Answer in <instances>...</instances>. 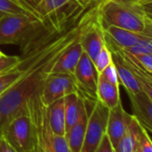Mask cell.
Here are the masks:
<instances>
[{
	"mask_svg": "<svg viewBox=\"0 0 152 152\" xmlns=\"http://www.w3.org/2000/svg\"><path fill=\"white\" fill-rule=\"evenodd\" d=\"M98 4L90 7L77 21L57 33L48 42L22 57L23 74L21 79L0 96V129L9 120L27 109L28 100L38 92L60 55L77 39L94 18Z\"/></svg>",
	"mask_w": 152,
	"mask_h": 152,
	"instance_id": "1",
	"label": "cell"
},
{
	"mask_svg": "<svg viewBox=\"0 0 152 152\" xmlns=\"http://www.w3.org/2000/svg\"><path fill=\"white\" fill-rule=\"evenodd\" d=\"M98 16L103 28L113 25L152 37V21L134 0H102Z\"/></svg>",
	"mask_w": 152,
	"mask_h": 152,
	"instance_id": "2",
	"label": "cell"
},
{
	"mask_svg": "<svg viewBox=\"0 0 152 152\" xmlns=\"http://www.w3.org/2000/svg\"><path fill=\"white\" fill-rule=\"evenodd\" d=\"M93 6L86 0H41L36 12L44 26L61 32Z\"/></svg>",
	"mask_w": 152,
	"mask_h": 152,
	"instance_id": "3",
	"label": "cell"
},
{
	"mask_svg": "<svg viewBox=\"0 0 152 152\" xmlns=\"http://www.w3.org/2000/svg\"><path fill=\"white\" fill-rule=\"evenodd\" d=\"M0 132L18 152H34L35 129L28 108L4 124Z\"/></svg>",
	"mask_w": 152,
	"mask_h": 152,
	"instance_id": "4",
	"label": "cell"
},
{
	"mask_svg": "<svg viewBox=\"0 0 152 152\" xmlns=\"http://www.w3.org/2000/svg\"><path fill=\"white\" fill-rule=\"evenodd\" d=\"M34 15H11L0 18V45H21L40 24Z\"/></svg>",
	"mask_w": 152,
	"mask_h": 152,
	"instance_id": "5",
	"label": "cell"
},
{
	"mask_svg": "<svg viewBox=\"0 0 152 152\" xmlns=\"http://www.w3.org/2000/svg\"><path fill=\"white\" fill-rule=\"evenodd\" d=\"M27 108L35 129L34 152H55L52 143L53 132L48 121L46 106L40 99L39 91L28 100Z\"/></svg>",
	"mask_w": 152,
	"mask_h": 152,
	"instance_id": "6",
	"label": "cell"
},
{
	"mask_svg": "<svg viewBox=\"0 0 152 152\" xmlns=\"http://www.w3.org/2000/svg\"><path fill=\"white\" fill-rule=\"evenodd\" d=\"M75 92H79V89L72 73L50 72L39 90L40 99L46 107Z\"/></svg>",
	"mask_w": 152,
	"mask_h": 152,
	"instance_id": "7",
	"label": "cell"
},
{
	"mask_svg": "<svg viewBox=\"0 0 152 152\" xmlns=\"http://www.w3.org/2000/svg\"><path fill=\"white\" fill-rule=\"evenodd\" d=\"M109 109L98 99L89 114L85 137L81 152H94L107 132Z\"/></svg>",
	"mask_w": 152,
	"mask_h": 152,
	"instance_id": "8",
	"label": "cell"
},
{
	"mask_svg": "<svg viewBox=\"0 0 152 152\" xmlns=\"http://www.w3.org/2000/svg\"><path fill=\"white\" fill-rule=\"evenodd\" d=\"M73 76L79 89V93L85 99V100L94 103L97 100L99 73L93 61L85 52H83L73 72Z\"/></svg>",
	"mask_w": 152,
	"mask_h": 152,
	"instance_id": "9",
	"label": "cell"
},
{
	"mask_svg": "<svg viewBox=\"0 0 152 152\" xmlns=\"http://www.w3.org/2000/svg\"><path fill=\"white\" fill-rule=\"evenodd\" d=\"M105 39H106V44L111 52L113 64H115V67L116 69L120 84H122L124 87L127 94H136L140 91H142L137 81L136 76L134 75V73L132 72L129 65L127 64L120 48L106 34H105Z\"/></svg>",
	"mask_w": 152,
	"mask_h": 152,
	"instance_id": "10",
	"label": "cell"
},
{
	"mask_svg": "<svg viewBox=\"0 0 152 152\" xmlns=\"http://www.w3.org/2000/svg\"><path fill=\"white\" fill-rule=\"evenodd\" d=\"M80 42L83 48V52H85L94 62L102 48L106 45L104 29L99 22L98 11L95 17L82 32Z\"/></svg>",
	"mask_w": 152,
	"mask_h": 152,
	"instance_id": "11",
	"label": "cell"
},
{
	"mask_svg": "<svg viewBox=\"0 0 152 152\" xmlns=\"http://www.w3.org/2000/svg\"><path fill=\"white\" fill-rule=\"evenodd\" d=\"M129 118L130 114L124 109L122 101L115 107L109 109L106 133L109 137L115 149L126 132Z\"/></svg>",
	"mask_w": 152,
	"mask_h": 152,
	"instance_id": "12",
	"label": "cell"
},
{
	"mask_svg": "<svg viewBox=\"0 0 152 152\" xmlns=\"http://www.w3.org/2000/svg\"><path fill=\"white\" fill-rule=\"evenodd\" d=\"M83 54V48L80 42L79 37L60 55V56L53 65L51 72L73 74V72L77 66Z\"/></svg>",
	"mask_w": 152,
	"mask_h": 152,
	"instance_id": "13",
	"label": "cell"
},
{
	"mask_svg": "<svg viewBox=\"0 0 152 152\" xmlns=\"http://www.w3.org/2000/svg\"><path fill=\"white\" fill-rule=\"evenodd\" d=\"M128 97L133 115L146 130L152 132V101L143 91L128 94Z\"/></svg>",
	"mask_w": 152,
	"mask_h": 152,
	"instance_id": "14",
	"label": "cell"
},
{
	"mask_svg": "<svg viewBox=\"0 0 152 152\" xmlns=\"http://www.w3.org/2000/svg\"><path fill=\"white\" fill-rule=\"evenodd\" d=\"M88 117H89V113H88L87 106H85L83 108L78 120L76 121V123L65 133V137L67 139L72 152H81L82 150L84 137H85Z\"/></svg>",
	"mask_w": 152,
	"mask_h": 152,
	"instance_id": "15",
	"label": "cell"
},
{
	"mask_svg": "<svg viewBox=\"0 0 152 152\" xmlns=\"http://www.w3.org/2000/svg\"><path fill=\"white\" fill-rule=\"evenodd\" d=\"M103 29L105 34L107 35L115 42V44L121 48H128L133 47L137 45L140 40H142L145 36H147L143 33H138L113 25L107 26Z\"/></svg>",
	"mask_w": 152,
	"mask_h": 152,
	"instance_id": "16",
	"label": "cell"
},
{
	"mask_svg": "<svg viewBox=\"0 0 152 152\" xmlns=\"http://www.w3.org/2000/svg\"><path fill=\"white\" fill-rule=\"evenodd\" d=\"M47 117L53 134L65 135L64 98H62L46 107Z\"/></svg>",
	"mask_w": 152,
	"mask_h": 152,
	"instance_id": "17",
	"label": "cell"
},
{
	"mask_svg": "<svg viewBox=\"0 0 152 152\" xmlns=\"http://www.w3.org/2000/svg\"><path fill=\"white\" fill-rule=\"evenodd\" d=\"M118 47V46H117ZM119 48V47H118ZM127 64L129 65L132 72L136 76L137 81L141 88V91L149 98L152 101V74L146 72L137 62L135 57L129 52L120 48Z\"/></svg>",
	"mask_w": 152,
	"mask_h": 152,
	"instance_id": "18",
	"label": "cell"
},
{
	"mask_svg": "<svg viewBox=\"0 0 152 152\" xmlns=\"http://www.w3.org/2000/svg\"><path fill=\"white\" fill-rule=\"evenodd\" d=\"M85 106L86 100L79 92L72 93L64 97V115L66 132L78 120L82 110Z\"/></svg>",
	"mask_w": 152,
	"mask_h": 152,
	"instance_id": "19",
	"label": "cell"
},
{
	"mask_svg": "<svg viewBox=\"0 0 152 152\" xmlns=\"http://www.w3.org/2000/svg\"><path fill=\"white\" fill-rule=\"evenodd\" d=\"M120 85H115L106 81L99 74L97 85V99L108 109L115 107L120 101Z\"/></svg>",
	"mask_w": 152,
	"mask_h": 152,
	"instance_id": "20",
	"label": "cell"
},
{
	"mask_svg": "<svg viewBox=\"0 0 152 152\" xmlns=\"http://www.w3.org/2000/svg\"><path fill=\"white\" fill-rule=\"evenodd\" d=\"M141 127L137 118L133 115H130L126 132L115 148V152H134L138 146Z\"/></svg>",
	"mask_w": 152,
	"mask_h": 152,
	"instance_id": "21",
	"label": "cell"
},
{
	"mask_svg": "<svg viewBox=\"0 0 152 152\" xmlns=\"http://www.w3.org/2000/svg\"><path fill=\"white\" fill-rule=\"evenodd\" d=\"M11 15H36L30 8L17 1V0H0V18Z\"/></svg>",
	"mask_w": 152,
	"mask_h": 152,
	"instance_id": "22",
	"label": "cell"
},
{
	"mask_svg": "<svg viewBox=\"0 0 152 152\" xmlns=\"http://www.w3.org/2000/svg\"><path fill=\"white\" fill-rule=\"evenodd\" d=\"M23 66L20 64L15 68L0 75V96H2L21 79L23 74Z\"/></svg>",
	"mask_w": 152,
	"mask_h": 152,
	"instance_id": "23",
	"label": "cell"
},
{
	"mask_svg": "<svg viewBox=\"0 0 152 152\" xmlns=\"http://www.w3.org/2000/svg\"><path fill=\"white\" fill-rule=\"evenodd\" d=\"M112 62H113V60H112L111 52L106 44L102 48L99 54L98 55V56L96 57V59L93 62L98 73L99 74L100 72H102L105 70V68H107Z\"/></svg>",
	"mask_w": 152,
	"mask_h": 152,
	"instance_id": "24",
	"label": "cell"
},
{
	"mask_svg": "<svg viewBox=\"0 0 152 152\" xmlns=\"http://www.w3.org/2000/svg\"><path fill=\"white\" fill-rule=\"evenodd\" d=\"M122 49H124V50H125V51H127L132 55L152 54V37L147 35L137 45L131 47V48H122Z\"/></svg>",
	"mask_w": 152,
	"mask_h": 152,
	"instance_id": "25",
	"label": "cell"
},
{
	"mask_svg": "<svg viewBox=\"0 0 152 152\" xmlns=\"http://www.w3.org/2000/svg\"><path fill=\"white\" fill-rule=\"evenodd\" d=\"M22 62V57L19 56L4 55L0 57V75L9 72L10 70L18 66Z\"/></svg>",
	"mask_w": 152,
	"mask_h": 152,
	"instance_id": "26",
	"label": "cell"
},
{
	"mask_svg": "<svg viewBox=\"0 0 152 152\" xmlns=\"http://www.w3.org/2000/svg\"><path fill=\"white\" fill-rule=\"evenodd\" d=\"M52 143L55 152H72L65 135L52 134Z\"/></svg>",
	"mask_w": 152,
	"mask_h": 152,
	"instance_id": "27",
	"label": "cell"
},
{
	"mask_svg": "<svg viewBox=\"0 0 152 152\" xmlns=\"http://www.w3.org/2000/svg\"><path fill=\"white\" fill-rule=\"evenodd\" d=\"M99 75H101L106 81H107L108 83H110L112 84L120 85L118 75H117V72H116V69H115V64H113V62L107 68H105V70L102 72H100Z\"/></svg>",
	"mask_w": 152,
	"mask_h": 152,
	"instance_id": "28",
	"label": "cell"
},
{
	"mask_svg": "<svg viewBox=\"0 0 152 152\" xmlns=\"http://www.w3.org/2000/svg\"><path fill=\"white\" fill-rule=\"evenodd\" d=\"M138 144L142 152H152V140L150 139L147 130L143 126L141 127Z\"/></svg>",
	"mask_w": 152,
	"mask_h": 152,
	"instance_id": "29",
	"label": "cell"
},
{
	"mask_svg": "<svg viewBox=\"0 0 152 152\" xmlns=\"http://www.w3.org/2000/svg\"><path fill=\"white\" fill-rule=\"evenodd\" d=\"M132 56L146 72L152 74V54H137Z\"/></svg>",
	"mask_w": 152,
	"mask_h": 152,
	"instance_id": "30",
	"label": "cell"
},
{
	"mask_svg": "<svg viewBox=\"0 0 152 152\" xmlns=\"http://www.w3.org/2000/svg\"><path fill=\"white\" fill-rule=\"evenodd\" d=\"M94 152H115V149L107 133L104 134Z\"/></svg>",
	"mask_w": 152,
	"mask_h": 152,
	"instance_id": "31",
	"label": "cell"
},
{
	"mask_svg": "<svg viewBox=\"0 0 152 152\" xmlns=\"http://www.w3.org/2000/svg\"><path fill=\"white\" fill-rule=\"evenodd\" d=\"M143 13L152 21V0H134Z\"/></svg>",
	"mask_w": 152,
	"mask_h": 152,
	"instance_id": "32",
	"label": "cell"
},
{
	"mask_svg": "<svg viewBox=\"0 0 152 152\" xmlns=\"http://www.w3.org/2000/svg\"><path fill=\"white\" fill-rule=\"evenodd\" d=\"M0 152H18L2 132H0Z\"/></svg>",
	"mask_w": 152,
	"mask_h": 152,
	"instance_id": "33",
	"label": "cell"
},
{
	"mask_svg": "<svg viewBox=\"0 0 152 152\" xmlns=\"http://www.w3.org/2000/svg\"><path fill=\"white\" fill-rule=\"evenodd\" d=\"M18 1H20L22 4H23L24 6H26L28 8H30L37 16V12H36V9H37V6H38V3L36 0H18ZM39 17V16H38Z\"/></svg>",
	"mask_w": 152,
	"mask_h": 152,
	"instance_id": "34",
	"label": "cell"
},
{
	"mask_svg": "<svg viewBox=\"0 0 152 152\" xmlns=\"http://www.w3.org/2000/svg\"><path fill=\"white\" fill-rule=\"evenodd\" d=\"M86 1L90 4V5H97L99 2H101L102 0H86Z\"/></svg>",
	"mask_w": 152,
	"mask_h": 152,
	"instance_id": "35",
	"label": "cell"
},
{
	"mask_svg": "<svg viewBox=\"0 0 152 152\" xmlns=\"http://www.w3.org/2000/svg\"><path fill=\"white\" fill-rule=\"evenodd\" d=\"M134 152H142V151H141V149H140V148L139 147V144H138V146H137V148H135V150H134Z\"/></svg>",
	"mask_w": 152,
	"mask_h": 152,
	"instance_id": "36",
	"label": "cell"
},
{
	"mask_svg": "<svg viewBox=\"0 0 152 152\" xmlns=\"http://www.w3.org/2000/svg\"><path fill=\"white\" fill-rule=\"evenodd\" d=\"M4 55H5V54H4V53H3V52L1 51V50H0V57H1V56H3Z\"/></svg>",
	"mask_w": 152,
	"mask_h": 152,
	"instance_id": "37",
	"label": "cell"
},
{
	"mask_svg": "<svg viewBox=\"0 0 152 152\" xmlns=\"http://www.w3.org/2000/svg\"><path fill=\"white\" fill-rule=\"evenodd\" d=\"M36 1H37V3H38V5H39V3L41 1V0H36ZM37 7H38V6H37Z\"/></svg>",
	"mask_w": 152,
	"mask_h": 152,
	"instance_id": "38",
	"label": "cell"
},
{
	"mask_svg": "<svg viewBox=\"0 0 152 152\" xmlns=\"http://www.w3.org/2000/svg\"><path fill=\"white\" fill-rule=\"evenodd\" d=\"M17 1H18V0H17ZM19 2H20V1H19ZM20 3H21V2H20ZM25 7H26V6H25Z\"/></svg>",
	"mask_w": 152,
	"mask_h": 152,
	"instance_id": "39",
	"label": "cell"
}]
</instances>
